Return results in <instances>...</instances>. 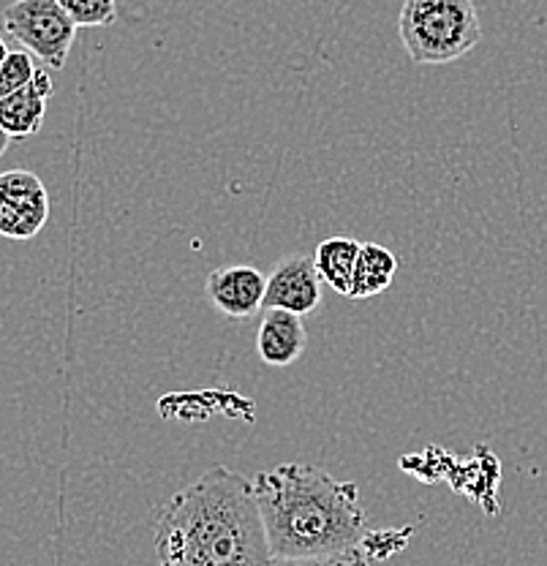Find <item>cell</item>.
Instances as JSON below:
<instances>
[{
  "mask_svg": "<svg viewBox=\"0 0 547 566\" xmlns=\"http://www.w3.org/2000/svg\"><path fill=\"white\" fill-rule=\"evenodd\" d=\"M6 57H9V46H6V39L0 35V63H3Z\"/></svg>",
  "mask_w": 547,
  "mask_h": 566,
  "instance_id": "16",
  "label": "cell"
},
{
  "mask_svg": "<svg viewBox=\"0 0 547 566\" xmlns=\"http://www.w3.org/2000/svg\"><path fill=\"white\" fill-rule=\"evenodd\" d=\"M208 297L229 318H251L264 308L267 275L249 264H229L208 275Z\"/></svg>",
  "mask_w": 547,
  "mask_h": 566,
  "instance_id": "7",
  "label": "cell"
},
{
  "mask_svg": "<svg viewBox=\"0 0 547 566\" xmlns=\"http://www.w3.org/2000/svg\"><path fill=\"white\" fill-rule=\"evenodd\" d=\"M3 31L50 69L66 66L76 39L74 20L57 0H14L3 11Z\"/></svg>",
  "mask_w": 547,
  "mask_h": 566,
  "instance_id": "4",
  "label": "cell"
},
{
  "mask_svg": "<svg viewBox=\"0 0 547 566\" xmlns=\"http://www.w3.org/2000/svg\"><path fill=\"white\" fill-rule=\"evenodd\" d=\"M39 66L33 63V55L25 50L9 52L3 63H0V102L9 96H14L17 91H22L25 85H31L33 76H36Z\"/></svg>",
  "mask_w": 547,
  "mask_h": 566,
  "instance_id": "12",
  "label": "cell"
},
{
  "mask_svg": "<svg viewBox=\"0 0 547 566\" xmlns=\"http://www.w3.org/2000/svg\"><path fill=\"white\" fill-rule=\"evenodd\" d=\"M158 566H264L273 562L249 476L204 471L156 517Z\"/></svg>",
  "mask_w": 547,
  "mask_h": 566,
  "instance_id": "1",
  "label": "cell"
},
{
  "mask_svg": "<svg viewBox=\"0 0 547 566\" xmlns=\"http://www.w3.org/2000/svg\"><path fill=\"white\" fill-rule=\"evenodd\" d=\"M76 28H107L117 17V0H57Z\"/></svg>",
  "mask_w": 547,
  "mask_h": 566,
  "instance_id": "13",
  "label": "cell"
},
{
  "mask_svg": "<svg viewBox=\"0 0 547 566\" xmlns=\"http://www.w3.org/2000/svg\"><path fill=\"white\" fill-rule=\"evenodd\" d=\"M362 243L351 238H327L322 240L314 253L316 270H319L322 283H327L335 294H351V281H355L357 256H360Z\"/></svg>",
  "mask_w": 547,
  "mask_h": 566,
  "instance_id": "10",
  "label": "cell"
},
{
  "mask_svg": "<svg viewBox=\"0 0 547 566\" xmlns=\"http://www.w3.org/2000/svg\"><path fill=\"white\" fill-rule=\"evenodd\" d=\"M52 93H55V85H52L50 71L39 69L31 85L0 102V128L11 139H25L39 134Z\"/></svg>",
  "mask_w": 547,
  "mask_h": 566,
  "instance_id": "9",
  "label": "cell"
},
{
  "mask_svg": "<svg viewBox=\"0 0 547 566\" xmlns=\"http://www.w3.org/2000/svg\"><path fill=\"white\" fill-rule=\"evenodd\" d=\"M322 283L314 256L294 253L281 259L273 273L267 275L264 308L290 311L294 316H311L322 305Z\"/></svg>",
  "mask_w": 547,
  "mask_h": 566,
  "instance_id": "6",
  "label": "cell"
},
{
  "mask_svg": "<svg viewBox=\"0 0 547 566\" xmlns=\"http://www.w3.org/2000/svg\"><path fill=\"white\" fill-rule=\"evenodd\" d=\"M286 566H374V558L360 547L346 553H335V556L322 558H303V562H286Z\"/></svg>",
  "mask_w": 547,
  "mask_h": 566,
  "instance_id": "14",
  "label": "cell"
},
{
  "mask_svg": "<svg viewBox=\"0 0 547 566\" xmlns=\"http://www.w3.org/2000/svg\"><path fill=\"white\" fill-rule=\"evenodd\" d=\"M270 556L275 562L335 556L365 539L360 488L319 465L281 463L251 480Z\"/></svg>",
  "mask_w": 547,
  "mask_h": 566,
  "instance_id": "2",
  "label": "cell"
},
{
  "mask_svg": "<svg viewBox=\"0 0 547 566\" xmlns=\"http://www.w3.org/2000/svg\"><path fill=\"white\" fill-rule=\"evenodd\" d=\"M9 142H11V137L3 132V128H0V158H3L6 150H9Z\"/></svg>",
  "mask_w": 547,
  "mask_h": 566,
  "instance_id": "15",
  "label": "cell"
},
{
  "mask_svg": "<svg viewBox=\"0 0 547 566\" xmlns=\"http://www.w3.org/2000/svg\"><path fill=\"white\" fill-rule=\"evenodd\" d=\"M50 221V193L28 169L0 172V238L33 240Z\"/></svg>",
  "mask_w": 547,
  "mask_h": 566,
  "instance_id": "5",
  "label": "cell"
},
{
  "mask_svg": "<svg viewBox=\"0 0 547 566\" xmlns=\"http://www.w3.org/2000/svg\"><path fill=\"white\" fill-rule=\"evenodd\" d=\"M305 346H308V329H305L303 316H294L290 311L264 308L256 329V352L264 365L290 368L303 357Z\"/></svg>",
  "mask_w": 547,
  "mask_h": 566,
  "instance_id": "8",
  "label": "cell"
},
{
  "mask_svg": "<svg viewBox=\"0 0 547 566\" xmlns=\"http://www.w3.org/2000/svg\"><path fill=\"white\" fill-rule=\"evenodd\" d=\"M264 566H286V562H275V558H273V562H270V564H264Z\"/></svg>",
  "mask_w": 547,
  "mask_h": 566,
  "instance_id": "17",
  "label": "cell"
},
{
  "mask_svg": "<svg viewBox=\"0 0 547 566\" xmlns=\"http://www.w3.org/2000/svg\"><path fill=\"white\" fill-rule=\"evenodd\" d=\"M398 273V256L390 248L379 243H362L357 256L355 281H351L349 300H368L387 292Z\"/></svg>",
  "mask_w": 547,
  "mask_h": 566,
  "instance_id": "11",
  "label": "cell"
},
{
  "mask_svg": "<svg viewBox=\"0 0 547 566\" xmlns=\"http://www.w3.org/2000/svg\"><path fill=\"white\" fill-rule=\"evenodd\" d=\"M398 35L417 66L461 61L482 39L474 0H403Z\"/></svg>",
  "mask_w": 547,
  "mask_h": 566,
  "instance_id": "3",
  "label": "cell"
}]
</instances>
